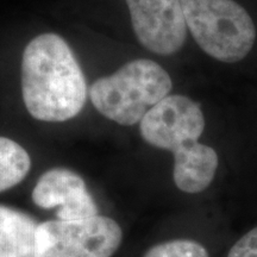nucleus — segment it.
<instances>
[{"label":"nucleus","mask_w":257,"mask_h":257,"mask_svg":"<svg viewBox=\"0 0 257 257\" xmlns=\"http://www.w3.org/2000/svg\"><path fill=\"white\" fill-rule=\"evenodd\" d=\"M22 94L37 120L61 123L76 117L87 99V83L66 41L42 34L29 42L22 59Z\"/></svg>","instance_id":"obj_1"},{"label":"nucleus","mask_w":257,"mask_h":257,"mask_svg":"<svg viewBox=\"0 0 257 257\" xmlns=\"http://www.w3.org/2000/svg\"><path fill=\"white\" fill-rule=\"evenodd\" d=\"M173 82L155 61L134 60L114 74L98 79L89 88L94 107L107 119L135 125L157 102L169 95Z\"/></svg>","instance_id":"obj_2"},{"label":"nucleus","mask_w":257,"mask_h":257,"mask_svg":"<svg viewBox=\"0 0 257 257\" xmlns=\"http://www.w3.org/2000/svg\"><path fill=\"white\" fill-rule=\"evenodd\" d=\"M187 29L207 55L221 62L243 60L252 49L256 29L233 0H181Z\"/></svg>","instance_id":"obj_3"},{"label":"nucleus","mask_w":257,"mask_h":257,"mask_svg":"<svg viewBox=\"0 0 257 257\" xmlns=\"http://www.w3.org/2000/svg\"><path fill=\"white\" fill-rule=\"evenodd\" d=\"M123 231L115 220L94 216L80 220H49L37 225L36 257H112Z\"/></svg>","instance_id":"obj_4"},{"label":"nucleus","mask_w":257,"mask_h":257,"mask_svg":"<svg viewBox=\"0 0 257 257\" xmlns=\"http://www.w3.org/2000/svg\"><path fill=\"white\" fill-rule=\"evenodd\" d=\"M200 105L185 95H167L140 121L141 136L148 144L173 154L197 143L204 133Z\"/></svg>","instance_id":"obj_5"},{"label":"nucleus","mask_w":257,"mask_h":257,"mask_svg":"<svg viewBox=\"0 0 257 257\" xmlns=\"http://www.w3.org/2000/svg\"><path fill=\"white\" fill-rule=\"evenodd\" d=\"M135 34L144 48L160 55L181 49L187 37L181 0H125Z\"/></svg>","instance_id":"obj_6"},{"label":"nucleus","mask_w":257,"mask_h":257,"mask_svg":"<svg viewBox=\"0 0 257 257\" xmlns=\"http://www.w3.org/2000/svg\"><path fill=\"white\" fill-rule=\"evenodd\" d=\"M32 200L44 210L57 208L61 220L98 216V207L83 179L67 168H53L42 174L32 191Z\"/></svg>","instance_id":"obj_7"},{"label":"nucleus","mask_w":257,"mask_h":257,"mask_svg":"<svg viewBox=\"0 0 257 257\" xmlns=\"http://www.w3.org/2000/svg\"><path fill=\"white\" fill-rule=\"evenodd\" d=\"M218 155L213 148L194 143L174 154V182L180 191L195 194L205 191L216 175Z\"/></svg>","instance_id":"obj_8"},{"label":"nucleus","mask_w":257,"mask_h":257,"mask_svg":"<svg viewBox=\"0 0 257 257\" xmlns=\"http://www.w3.org/2000/svg\"><path fill=\"white\" fill-rule=\"evenodd\" d=\"M36 229L29 214L0 205V257H36Z\"/></svg>","instance_id":"obj_9"},{"label":"nucleus","mask_w":257,"mask_h":257,"mask_svg":"<svg viewBox=\"0 0 257 257\" xmlns=\"http://www.w3.org/2000/svg\"><path fill=\"white\" fill-rule=\"evenodd\" d=\"M31 159L21 144L0 136V192L15 187L28 175Z\"/></svg>","instance_id":"obj_10"},{"label":"nucleus","mask_w":257,"mask_h":257,"mask_svg":"<svg viewBox=\"0 0 257 257\" xmlns=\"http://www.w3.org/2000/svg\"><path fill=\"white\" fill-rule=\"evenodd\" d=\"M143 257H210L200 243L189 239H175L154 245Z\"/></svg>","instance_id":"obj_11"},{"label":"nucleus","mask_w":257,"mask_h":257,"mask_svg":"<svg viewBox=\"0 0 257 257\" xmlns=\"http://www.w3.org/2000/svg\"><path fill=\"white\" fill-rule=\"evenodd\" d=\"M227 257H257V226L233 244Z\"/></svg>","instance_id":"obj_12"}]
</instances>
